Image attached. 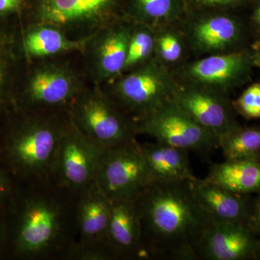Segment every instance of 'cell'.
I'll return each mask as SVG.
<instances>
[{"mask_svg":"<svg viewBox=\"0 0 260 260\" xmlns=\"http://www.w3.org/2000/svg\"><path fill=\"white\" fill-rule=\"evenodd\" d=\"M78 195L51 180L19 184L5 208L3 259H67L76 241Z\"/></svg>","mask_w":260,"mask_h":260,"instance_id":"cell-1","label":"cell"},{"mask_svg":"<svg viewBox=\"0 0 260 260\" xmlns=\"http://www.w3.org/2000/svg\"><path fill=\"white\" fill-rule=\"evenodd\" d=\"M134 203L150 259H198L197 242L210 220L191 181H155Z\"/></svg>","mask_w":260,"mask_h":260,"instance_id":"cell-2","label":"cell"},{"mask_svg":"<svg viewBox=\"0 0 260 260\" xmlns=\"http://www.w3.org/2000/svg\"><path fill=\"white\" fill-rule=\"evenodd\" d=\"M69 110L25 112L10 108L0 127V161L19 184L51 180Z\"/></svg>","mask_w":260,"mask_h":260,"instance_id":"cell-3","label":"cell"},{"mask_svg":"<svg viewBox=\"0 0 260 260\" xmlns=\"http://www.w3.org/2000/svg\"><path fill=\"white\" fill-rule=\"evenodd\" d=\"M69 54L22 59L11 109L25 112L69 110L75 99L91 83L85 68L80 70L75 66L68 57Z\"/></svg>","mask_w":260,"mask_h":260,"instance_id":"cell-4","label":"cell"},{"mask_svg":"<svg viewBox=\"0 0 260 260\" xmlns=\"http://www.w3.org/2000/svg\"><path fill=\"white\" fill-rule=\"evenodd\" d=\"M125 0H28L21 25L47 24L75 40H86L123 16Z\"/></svg>","mask_w":260,"mask_h":260,"instance_id":"cell-5","label":"cell"},{"mask_svg":"<svg viewBox=\"0 0 260 260\" xmlns=\"http://www.w3.org/2000/svg\"><path fill=\"white\" fill-rule=\"evenodd\" d=\"M75 126L104 149L136 143V121L99 84L90 83L70 109Z\"/></svg>","mask_w":260,"mask_h":260,"instance_id":"cell-6","label":"cell"},{"mask_svg":"<svg viewBox=\"0 0 260 260\" xmlns=\"http://www.w3.org/2000/svg\"><path fill=\"white\" fill-rule=\"evenodd\" d=\"M135 119L172 100L179 87L174 73L155 59L101 85Z\"/></svg>","mask_w":260,"mask_h":260,"instance_id":"cell-7","label":"cell"},{"mask_svg":"<svg viewBox=\"0 0 260 260\" xmlns=\"http://www.w3.org/2000/svg\"><path fill=\"white\" fill-rule=\"evenodd\" d=\"M179 25L193 59L250 46L247 23L234 12L188 13Z\"/></svg>","mask_w":260,"mask_h":260,"instance_id":"cell-8","label":"cell"},{"mask_svg":"<svg viewBox=\"0 0 260 260\" xmlns=\"http://www.w3.org/2000/svg\"><path fill=\"white\" fill-rule=\"evenodd\" d=\"M256 68L251 47L194 58L173 71L179 84L229 94L251 79Z\"/></svg>","mask_w":260,"mask_h":260,"instance_id":"cell-9","label":"cell"},{"mask_svg":"<svg viewBox=\"0 0 260 260\" xmlns=\"http://www.w3.org/2000/svg\"><path fill=\"white\" fill-rule=\"evenodd\" d=\"M138 134L155 141L208 157L218 148V140L184 112L174 100L148 115L135 119Z\"/></svg>","mask_w":260,"mask_h":260,"instance_id":"cell-10","label":"cell"},{"mask_svg":"<svg viewBox=\"0 0 260 260\" xmlns=\"http://www.w3.org/2000/svg\"><path fill=\"white\" fill-rule=\"evenodd\" d=\"M139 143L104 150L95 183L112 201L134 202L155 181Z\"/></svg>","mask_w":260,"mask_h":260,"instance_id":"cell-11","label":"cell"},{"mask_svg":"<svg viewBox=\"0 0 260 260\" xmlns=\"http://www.w3.org/2000/svg\"><path fill=\"white\" fill-rule=\"evenodd\" d=\"M111 210L112 201L95 182L78 195L76 241L67 259L115 260L108 242Z\"/></svg>","mask_w":260,"mask_h":260,"instance_id":"cell-12","label":"cell"},{"mask_svg":"<svg viewBox=\"0 0 260 260\" xmlns=\"http://www.w3.org/2000/svg\"><path fill=\"white\" fill-rule=\"evenodd\" d=\"M104 150L87 138L71 119L56 152L51 181L80 194L95 182Z\"/></svg>","mask_w":260,"mask_h":260,"instance_id":"cell-13","label":"cell"},{"mask_svg":"<svg viewBox=\"0 0 260 260\" xmlns=\"http://www.w3.org/2000/svg\"><path fill=\"white\" fill-rule=\"evenodd\" d=\"M133 25L123 15L87 39L81 54L91 83L104 85L121 74Z\"/></svg>","mask_w":260,"mask_h":260,"instance_id":"cell-14","label":"cell"},{"mask_svg":"<svg viewBox=\"0 0 260 260\" xmlns=\"http://www.w3.org/2000/svg\"><path fill=\"white\" fill-rule=\"evenodd\" d=\"M172 99L217 140L239 124L229 94L179 84Z\"/></svg>","mask_w":260,"mask_h":260,"instance_id":"cell-15","label":"cell"},{"mask_svg":"<svg viewBox=\"0 0 260 260\" xmlns=\"http://www.w3.org/2000/svg\"><path fill=\"white\" fill-rule=\"evenodd\" d=\"M260 239L239 222L210 220L196 244L198 259H256Z\"/></svg>","mask_w":260,"mask_h":260,"instance_id":"cell-16","label":"cell"},{"mask_svg":"<svg viewBox=\"0 0 260 260\" xmlns=\"http://www.w3.org/2000/svg\"><path fill=\"white\" fill-rule=\"evenodd\" d=\"M108 242L115 259H151L134 202L112 201Z\"/></svg>","mask_w":260,"mask_h":260,"instance_id":"cell-17","label":"cell"},{"mask_svg":"<svg viewBox=\"0 0 260 260\" xmlns=\"http://www.w3.org/2000/svg\"><path fill=\"white\" fill-rule=\"evenodd\" d=\"M17 46L24 61L83 52L86 40L71 39L60 29L47 24L21 25L17 29Z\"/></svg>","mask_w":260,"mask_h":260,"instance_id":"cell-18","label":"cell"},{"mask_svg":"<svg viewBox=\"0 0 260 260\" xmlns=\"http://www.w3.org/2000/svg\"><path fill=\"white\" fill-rule=\"evenodd\" d=\"M195 199L209 220L246 224L251 200L248 195L236 194L208 179L191 181Z\"/></svg>","mask_w":260,"mask_h":260,"instance_id":"cell-19","label":"cell"},{"mask_svg":"<svg viewBox=\"0 0 260 260\" xmlns=\"http://www.w3.org/2000/svg\"><path fill=\"white\" fill-rule=\"evenodd\" d=\"M139 145L154 181H192L197 179L187 150L156 141Z\"/></svg>","mask_w":260,"mask_h":260,"instance_id":"cell-20","label":"cell"},{"mask_svg":"<svg viewBox=\"0 0 260 260\" xmlns=\"http://www.w3.org/2000/svg\"><path fill=\"white\" fill-rule=\"evenodd\" d=\"M18 23L0 21V127L11 108L22 59L17 46Z\"/></svg>","mask_w":260,"mask_h":260,"instance_id":"cell-21","label":"cell"},{"mask_svg":"<svg viewBox=\"0 0 260 260\" xmlns=\"http://www.w3.org/2000/svg\"><path fill=\"white\" fill-rule=\"evenodd\" d=\"M207 178L236 194L256 193L260 190V162L225 160L212 165Z\"/></svg>","mask_w":260,"mask_h":260,"instance_id":"cell-22","label":"cell"},{"mask_svg":"<svg viewBox=\"0 0 260 260\" xmlns=\"http://www.w3.org/2000/svg\"><path fill=\"white\" fill-rule=\"evenodd\" d=\"M186 13L185 0H125L123 15L153 28L179 23Z\"/></svg>","mask_w":260,"mask_h":260,"instance_id":"cell-23","label":"cell"},{"mask_svg":"<svg viewBox=\"0 0 260 260\" xmlns=\"http://www.w3.org/2000/svg\"><path fill=\"white\" fill-rule=\"evenodd\" d=\"M179 23L155 28L154 59L172 72L191 59L187 42Z\"/></svg>","mask_w":260,"mask_h":260,"instance_id":"cell-24","label":"cell"},{"mask_svg":"<svg viewBox=\"0 0 260 260\" xmlns=\"http://www.w3.org/2000/svg\"><path fill=\"white\" fill-rule=\"evenodd\" d=\"M225 160L260 162V126L238 124L218 139Z\"/></svg>","mask_w":260,"mask_h":260,"instance_id":"cell-25","label":"cell"},{"mask_svg":"<svg viewBox=\"0 0 260 260\" xmlns=\"http://www.w3.org/2000/svg\"><path fill=\"white\" fill-rule=\"evenodd\" d=\"M155 40V28L145 24L133 23L127 56L121 74L136 69L154 59Z\"/></svg>","mask_w":260,"mask_h":260,"instance_id":"cell-26","label":"cell"},{"mask_svg":"<svg viewBox=\"0 0 260 260\" xmlns=\"http://www.w3.org/2000/svg\"><path fill=\"white\" fill-rule=\"evenodd\" d=\"M237 114L246 119H260V82L250 84L233 101Z\"/></svg>","mask_w":260,"mask_h":260,"instance_id":"cell-27","label":"cell"},{"mask_svg":"<svg viewBox=\"0 0 260 260\" xmlns=\"http://www.w3.org/2000/svg\"><path fill=\"white\" fill-rule=\"evenodd\" d=\"M186 13L203 12H234L250 6L254 0H185Z\"/></svg>","mask_w":260,"mask_h":260,"instance_id":"cell-28","label":"cell"},{"mask_svg":"<svg viewBox=\"0 0 260 260\" xmlns=\"http://www.w3.org/2000/svg\"><path fill=\"white\" fill-rule=\"evenodd\" d=\"M18 185L19 183L13 174L0 161V208H6L16 192Z\"/></svg>","mask_w":260,"mask_h":260,"instance_id":"cell-29","label":"cell"},{"mask_svg":"<svg viewBox=\"0 0 260 260\" xmlns=\"http://www.w3.org/2000/svg\"><path fill=\"white\" fill-rule=\"evenodd\" d=\"M28 0H0V21L12 18L20 19Z\"/></svg>","mask_w":260,"mask_h":260,"instance_id":"cell-30","label":"cell"},{"mask_svg":"<svg viewBox=\"0 0 260 260\" xmlns=\"http://www.w3.org/2000/svg\"><path fill=\"white\" fill-rule=\"evenodd\" d=\"M255 194V198L251 200L246 225L255 233L260 239V190Z\"/></svg>","mask_w":260,"mask_h":260,"instance_id":"cell-31","label":"cell"},{"mask_svg":"<svg viewBox=\"0 0 260 260\" xmlns=\"http://www.w3.org/2000/svg\"><path fill=\"white\" fill-rule=\"evenodd\" d=\"M251 11L247 23L249 32L256 39H260V0H254L251 5Z\"/></svg>","mask_w":260,"mask_h":260,"instance_id":"cell-32","label":"cell"},{"mask_svg":"<svg viewBox=\"0 0 260 260\" xmlns=\"http://www.w3.org/2000/svg\"><path fill=\"white\" fill-rule=\"evenodd\" d=\"M7 217L6 209L0 208V258L3 257V252L6 239Z\"/></svg>","mask_w":260,"mask_h":260,"instance_id":"cell-33","label":"cell"},{"mask_svg":"<svg viewBox=\"0 0 260 260\" xmlns=\"http://www.w3.org/2000/svg\"><path fill=\"white\" fill-rule=\"evenodd\" d=\"M254 56L256 68H260V39H256L255 42L250 45Z\"/></svg>","mask_w":260,"mask_h":260,"instance_id":"cell-34","label":"cell"},{"mask_svg":"<svg viewBox=\"0 0 260 260\" xmlns=\"http://www.w3.org/2000/svg\"><path fill=\"white\" fill-rule=\"evenodd\" d=\"M256 259L260 260V242H259V249H258L257 254H256Z\"/></svg>","mask_w":260,"mask_h":260,"instance_id":"cell-35","label":"cell"}]
</instances>
